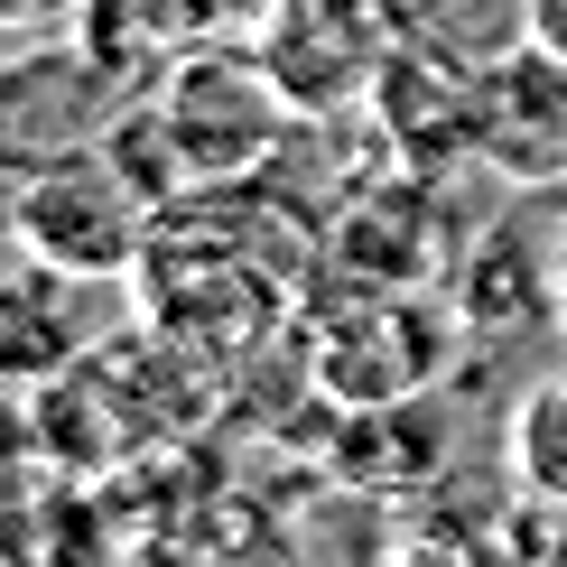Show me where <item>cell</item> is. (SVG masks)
<instances>
[{"label": "cell", "mask_w": 567, "mask_h": 567, "mask_svg": "<svg viewBox=\"0 0 567 567\" xmlns=\"http://www.w3.org/2000/svg\"><path fill=\"white\" fill-rule=\"evenodd\" d=\"M10 233H19V251H38V261L75 270V279H131L158 233V205L140 196V177L112 150H75L65 140L56 158L19 168Z\"/></svg>", "instance_id": "1"}, {"label": "cell", "mask_w": 567, "mask_h": 567, "mask_svg": "<svg viewBox=\"0 0 567 567\" xmlns=\"http://www.w3.org/2000/svg\"><path fill=\"white\" fill-rule=\"evenodd\" d=\"M150 112H158V131H168V150L186 168V196L196 186H224V177H251L298 122V103L270 84L261 56H186L158 84Z\"/></svg>", "instance_id": "2"}, {"label": "cell", "mask_w": 567, "mask_h": 567, "mask_svg": "<svg viewBox=\"0 0 567 567\" xmlns=\"http://www.w3.org/2000/svg\"><path fill=\"white\" fill-rule=\"evenodd\" d=\"M391 47H400V19L372 10V0H270L261 10V65L298 103V122L372 103Z\"/></svg>", "instance_id": "3"}, {"label": "cell", "mask_w": 567, "mask_h": 567, "mask_svg": "<svg viewBox=\"0 0 567 567\" xmlns=\"http://www.w3.org/2000/svg\"><path fill=\"white\" fill-rule=\"evenodd\" d=\"M446 363V317L419 307L410 289H372L344 326L317 344V391L326 410H382V400H419Z\"/></svg>", "instance_id": "4"}, {"label": "cell", "mask_w": 567, "mask_h": 567, "mask_svg": "<svg viewBox=\"0 0 567 567\" xmlns=\"http://www.w3.org/2000/svg\"><path fill=\"white\" fill-rule=\"evenodd\" d=\"M475 158L512 177L567 168V56L549 47H512V56L475 65Z\"/></svg>", "instance_id": "5"}, {"label": "cell", "mask_w": 567, "mask_h": 567, "mask_svg": "<svg viewBox=\"0 0 567 567\" xmlns=\"http://www.w3.org/2000/svg\"><path fill=\"white\" fill-rule=\"evenodd\" d=\"M326 261H336L353 289H419V279L437 270V215H429V186L400 177L382 196H353L336 233H326Z\"/></svg>", "instance_id": "6"}, {"label": "cell", "mask_w": 567, "mask_h": 567, "mask_svg": "<svg viewBox=\"0 0 567 567\" xmlns=\"http://www.w3.org/2000/svg\"><path fill=\"white\" fill-rule=\"evenodd\" d=\"M0 344H10V382L19 391L47 382V372H65V363H84V344H75V270L19 251L10 307H0Z\"/></svg>", "instance_id": "7"}, {"label": "cell", "mask_w": 567, "mask_h": 567, "mask_svg": "<svg viewBox=\"0 0 567 567\" xmlns=\"http://www.w3.org/2000/svg\"><path fill=\"white\" fill-rule=\"evenodd\" d=\"M336 475L353 484H419V475H437V429H429V410L419 400H382V410H344V429H336Z\"/></svg>", "instance_id": "8"}, {"label": "cell", "mask_w": 567, "mask_h": 567, "mask_svg": "<svg viewBox=\"0 0 567 567\" xmlns=\"http://www.w3.org/2000/svg\"><path fill=\"white\" fill-rule=\"evenodd\" d=\"M512 465H522V484L539 503H567V382L530 391L522 429H512Z\"/></svg>", "instance_id": "9"}, {"label": "cell", "mask_w": 567, "mask_h": 567, "mask_svg": "<svg viewBox=\"0 0 567 567\" xmlns=\"http://www.w3.org/2000/svg\"><path fill=\"white\" fill-rule=\"evenodd\" d=\"M75 10H93V0H0V19H10L19 38H29V29H56V19H75Z\"/></svg>", "instance_id": "10"}, {"label": "cell", "mask_w": 567, "mask_h": 567, "mask_svg": "<svg viewBox=\"0 0 567 567\" xmlns=\"http://www.w3.org/2000/svg\"><path fill=\"white\" fill-rule=\"evenodd\" d=\"M522 29L549 47V56H567V0H530V10H522Z\"/></svg>", "instance_id": "11"}, {"label": "cell", "mask_w": 567, "mask_h": 567, "mask_svg": "<svg viewBox=\"0 0 567 567\" xmlns=\"http://www.w3.org/2000/svg\"><path fill=\"white\" fill-rule=\"evenodd\" d=\"M549 307H558V326H567V233H558V270H549Z\"/></svg>", "instance_id": "12"}, {"label": "cell", "mask_w": 567, "mask_h": 567, "mask_svg": "<svg viewBox=\"0 0 567 567\" xmlns=\"http://www.w3.org/2000/svg\"><path fill=\"white\" fill-rule=\"evenodd\" d=\"M372 10H391V19H410V10H419V0H372Z\"/></svg>", "instance_id": "13"}]
</instances>
